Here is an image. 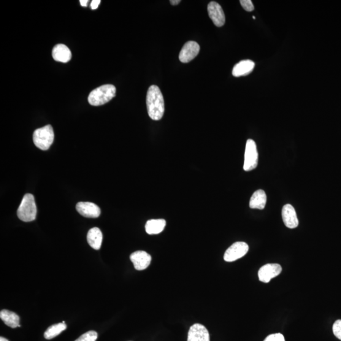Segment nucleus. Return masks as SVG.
<instances>
[{"label":"nucleus","mask_w":341,"mask_h":341,"mask_svg":"<svg viewBox=\"0 0 341 341\" xmlns=\"http://www.w3.org/2000/svg\"><path fill=\"white\" fill-rule=\"evenodd\" d=\"M146 104L148 115L152 120H161L165 111L164 101L160 89L158 86L153 85L148 88Z\"/></svg>","instance_id":"1"},{"label":"nucleus","mask_w":341,"mask_h":341,"mask_svg":"<svg viewBox=\"0 0 341 341\" xmlns=\"http://www.w3.org/2000/svg\"><path fill=\"white\" fill-rule=\"evenodd\" d=\"M116 88L113 85L106 84L95 89L88 97L89 103L94 106L103 105L116 96Z\"/></svg>","instance_id":"2"},{"label":"nucleus","mask_w":341,"mask_h":341,"mask_svg":"<svg viewBox=\"0 0 341 341\" xmlns=\"http://www.w3.org/2000/svg\"><path fill=\"white\" fill-rule=\"evenodd\" d=\"M18 218L24 222H31L36 219L37 207L34 196L27 194L23 197L17 210Z\"/></svg>","instance_id":"3"},{"label":"nucleus","mask_w":341,"mask_h":341,"mask_svg":"<svg viewBox=\"0 0 341 341\" xmlns=\"http://www.w3.org/2000/svg\"><path fill=\"white\" fill-rule=\"evenodd\" d=\"M53 127L48 125L36 129L33 134V141L35 145L40 150L47 151L51 147L54 141Z\"/></svg>","instance_id":"4"},{"label":"nucleus","mask_w":341,"mask_h":341,"mask_svg":"<svg viewBox=\"0 0 341 341\" xmlns=\"http://www.w3.org/2000/svg\"><path fill=\"white\" fill-rule=\"evenodd\" d=\"M259 154L257 145L253 140L248 139L246 143L245 161L243 169L245 172L255 169L258 165Z\"/></svg>","instance_id":"5"},{"label":"nucleus","mask_w":341,"mask_h":341,"mask_svg":"<svg viewBox=\"0 0 341 341\" xmlns=\"http://www.w3.org/2000/svg\"><path fill=\"white\" fill-rule=\"evenodd\" d=\"M248 250L247 243L242 242L235 243L226 251L224 260L228 262L237 261L244 257L248 253Z\"/></svg>","instance_id":"6"},{"label":"nucleus","mask_w":341,"mask_h":341,"mask_svg":"<svg viewBox=\"0 0 341 341\" xmlns=\"http://www.w3.org/2000/svg\"><path fill=\"white\" fill-rule=\"evenodd\" d=\"M282 272V267L278 264H267L262 266L259 270V281L262 283H268L272 279L274 278Z\"/></svg>","instance_id":"7"},{"label":"nucleus","mask_w":341,"mask_h":341,"mask_svg":"<svg viewBox=\"0 0 341 341\" xmlns=\"http://www.w3.org/2000/svg\"><path fill=\"white\" fill-rule=\"evenodd\" d=\"M208 16L213 23L218 28L223 26L225 24L226 18L224 11L221 5L216 2H211L207 7Z\"/></svg>","instance_id":"8"},{"label":"nucleus","mask_w":341,"mask_h":341,"mask_svg":"<svg viewBox=\"0 0 341 341\" xmlns=\"http://www.w3.org/2000/svg\"><path fill=\"white\" fill-rule=\"evenodd\" d=\"M200 50L198 43L188 41L184 45L180 53L179 59L183 63H187L198 55Z\"/></svg>","instance_id":"9"},{"label":"nucleus","mask_w":341,"mask_h":341,"mask_svg":"<svg viewBox=\"0 0 341 341\" xmlns=\"http://www.w3.org/2000/svg\"><path fill=\"white\" fill-rule=\"evenodd\" d=\"M76 209L81 216L88 218H97L101 215V209L96 204L92 202H78Z\"/></svg>","instance_id":"10"},{"label":"nucleus","mask_w":341,"mask_h":341,"mask_svg":"<svg viewBox=\"0 0 341 341\" xmlns=\"http://www.w3.org/2000/svg\"><path fill=\"white\" fill-rule=\"evenodd\" d=\"M131 260L135 269L143 270L150 266L152 257L145 251H137L131 254Z\"/></svg>","instance_id":"11"},{"label":"nucleus","mask_w":341,"mask_h":341,"mask_svg":"<svg viewBox=\"0 0 341 341\" xmlns=\"http://www.w3.org/2000/svg\"><path fill=\"white\" fill-rule=\"evenodd\" d=\"M187 341H210V335L206 327L196 324L189 328Z\"/></svg>","instance_id":"12"},{"label":"nucleus","mask_w":341,"mask_h":341,"mask_svg":"<svg viewBox=\"0 0 341 341\" xmlns=\"http://www.w3.org/2000/svg\"><path fill=\"white\" fill-rule=\"evenodd\" d=\"M282 218L284 224L288 228L294 229L299 226V219L293 205L290 204L284 205L282 209Z\"/></svg>","instance_id":"13"},{"label":"nucleus","mask_w":341,"mask_h":341,"mask_svg":"<svg viewBox=\"0 0 341 341\" xmlns=\"http://www.w3.org/2000/svg\"><path fill=\"white\" fill-rule=\"evenodd\" d=\"M52 56L56 61L61 63H67L72 58V53L70 49L67 46L59 44L53 48L52 51Z\"/></svg>","instance_id":"14"},{"label":"nucleus","mask_w":341,"mask_h":341,"mask_svg":"<svg viewBox=\"0 0 341 341\" xmlns=\"http://www.w3.org/2000/svg\"><path fill=\"white\" fill-rule=\"evenodd\" d=\"M255 67V63L250 59L242 60L237 63L232 69V74L235 77H240L250 74Z\"/></svg>","instance_id":"15"},{"label":"nucleus","mask_w":341,"mask_h":341,"mask_svg":"<svg viewBox=\"0 0 341 341\" xmlns=\"http://www.w3.org/2000/svg\"><path fill=\"white\" fill-rule=\"evenodd\" d=\"M102 233L98 227H93L89 230L87 239L89 245L94 250H98L101 248L102 242Z\"/></svg>","instance_id":"16"},{"label":"nucleus","mask_w":341,"mask_h":341,"mask_svg":"<svg viewBox=\"0 0 341 341\" xmlns=\"http://www.w3.org/2000/svg\"><path fill=\"white\" fill-rule=\"evenodd\" d=\"M267 196L263 189H258L254 192L250 200V207L263 210L266 205Z\"/></svg>","instance_id":"17"},{"label":"nucleus","mask_w":341,"mask_h":341,"mask_svg":"<svg viewBox=\"0 0 341 341\" xmlns=\"http://www.w3.org/2000/svg\"><path fill=\"white\" fill-rule=\"evenodd\" d=\"M166 224L164 219H151L145 224V231L148 235H158L163 231Z\"/></svg>","instance_id":"18"},{"label":"nucleus","mask_w":341,"mask_h":341,"mask_svg":"<svg viewBox=\"0 0 341 341\" xmlns=\"http://www.w3.org/2000/svg\"><path fill=\"white\" fill-rule=\"evenodd\" d=\"M0 318L7 326L15 329L18 327L20 318L17 314L8 310H3L0 312Z\"/></svg>","instance_id":"19"},{"label":"nucleus","mask_w":341,"mask_h":341,"mask_svg":"<svg viewBox=\"0 0 341 341\" xmlns=\"http://www.w3.org/2000/svg\"><path fill=\"white\" fill-rule=\"evenodd\" d=\"M65 323L66 322H63L62 323L53 325V326L48 327L47 331L45 332L44 336L45 339H52L53 338L58 336L59 334H60L62 332L67 329V325Z\"/></svg>","instance_id":"20"},{"label":"nucleus","mask_w":341,"mask_h":341,"mask_svg":"<svg viewBox=\"0 0 341 341\" xmlns=\"http://www.w3.org/2000/svg\"><path fill=\"white\" fill-rule=\"evenodd\" d=\"M97 333L96 331H91L85 333L78 337L75 341H96L97 339Z\"/></svg>","instance_id":"21"},{"label":"nucleus","mask_w":341,"mask_h":341,"mask_svg":"<svg viewBox=\"0 0 341 341\" xmlns=\"http://www.w3.org/2000/svg\"><path fill=\"white\" fill-rule=\"evenodd\" d=\"M332 331L335 336L341 340V320H337L334 322Z\"/></svg>","instance_id":"22"},{"label":"nucleus","mask_w":341,"mask_h":341,"mask_svg":"<svg viewBox=\"0 0 341 341\" xmlns=\"http://www.w3.org/2000/svg\"><path fill=\"white\" fill-rule=\"evenodd\" d=\"M240 4L246 12H251L254 10L252 2L250 0H241Z\"/></svg>","instance_id":"23"},{"label":"nucleus","mask_w":341,"mask_h":341,"mask_svg":"<svg viewBox=\"0 0 341 341\" xmlns=\"http://www.w3.org/2000/svg\"><path fill=\"white\" fill-rule=\"evenodd\" d=\"M264 341H285L284 335L280 333L270 334L265 338Z\"/></svg>","instance_id":"24"},{"label":"nucleus","mask_w":341,"mask_h":341,"mask_svg":"<svg viewBox=\"0 0 341 341\" xmlns=\"http://www.w3.org/2000/svg\"><path fill=\"white\" fill-rule=\"evenodd\" d=\"M100 3H101V1L100 0H93V1H92L91 4V7L92 8V9L93 10H96L97 9V7H98Z\"/></svg>","instance_id":"25"},{"label":"nucleus","mask_w":341,"mask_h":341,"mask_svg":"<svg viewBox=\"0 0 341 341\" xmlns=\"http://www.w3.org/2000/svg\"><path fill=\"white\" fill-rule=\"evenodd\" d=\"M181 0H170V4L172 5H177L180 4Z\"/></svg>","instance_id":"26"},{"label":"nucleus","mask_w":341,"mask_h":341,"mask_svg":"<svg viewBox=\"0 0 341 341\" xmlns=\"http://www.w3.org/2000/svg\"><path fill=\"white\" fill-rule=\"evenodd\" d=\"M88 0H80V5H82V7L88 6Z\"/></svg>","instance_id":"27"},{"label":"nucleus","mask_w":341,"mask_h":341,"mask_svg":"<svg viewBox=\"0 0 341 341\" xmlns=\"http://www.w3.org/2000/svg\"><path fill=\"white\" fill-rule=\"evenodd\" d=\"M0 341H9V340H7V339H5V338L1 337H0Z\"/></svg>","instance_id":"28"}]
</instances>
